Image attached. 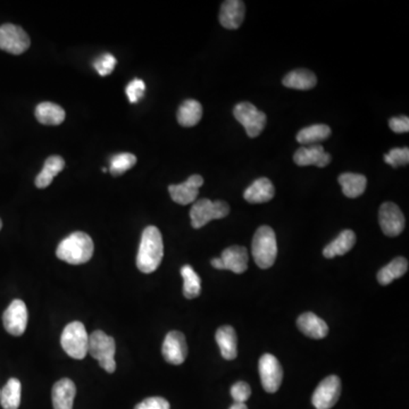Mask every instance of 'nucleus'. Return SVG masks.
Wrapping results in <instances>:
<instances>
[{"label": "nucleus", "instance_id": "nucleus-1", "mask_svg": "<svg viewBox=\"0 0 409 409\" xmlns=\"http://www.w3.org/2000/svg\"><path fill=\"white\" fill-rule=\"evenodd\" d=\"M162 256L164 244L162 233L153 225L146 227L136 255V267L146 274L155 272L162 263Z\"/></svg>", "mask_w": 409, "mask_h": 409}, {"label": "nucleus", "instance_id": "nucleus-2", "mask_svg": "<svg viewBox=\"0 0 409 409\" xmlns=\"http://www.w3.org/2000/svg\"><path fill=\"white\" fill-rule=\"evenodd\" d=\"M95 244L90 235L85 232H74L61 241L56 256L69 264L81 265L90 261Z\"/></svg>", "mask_w": 409, "mask_h": 409}, {"label": "nucleus", "instance_id": "nucleus-3", "mask_svg": "<svg viewBox=\"0 0 409 409\" xmlns=\"http://www.w3.org/2000/svg\"><path fill=\"white\" fill-rule=\"evenodd\" d=\"M251 254L257 266L263 270L270 268L278 256V242L272 227L263 225L256 231L251 246Z\"/></svg>", "mask_w": 409, "mask_h": 409}, {"label": "nucleus", "instance_id": "nucleus-4", "mask_svg": "<svg viewBox=\"0 0 409 409\" xmlns=\"http://www.w3.org/2000/svg\"><path fill=\"white\" fill-rule=\"evenodd\" d=\"M115 351L117 345L113 337H109L100 330H97L89 336L88 354L96 358L100 367L107 373H114L117 369Z\"/></svg>", "mask_w": 409, "mask_h": 409}, {"label": "nucleus", "instance_id": "nucleus-5", "mask_svg": "<svg viewBox=\"0 0 409 409\" xmlns=\"http://www.w3.org/2000/svg\"><path fill=\"white\" fill-rule=\"evenodd\" d=\"M61 345L70 357L83 360L89 348V334L81 322H72L63 330Z\"/></svg>", "mask_w": 409, "mask_h": 409}, {"label": "nucleus", "instance_id": "nucleus-6", "mask_svg": "<svg viewBox=\"0 0 409 409\" xmlns=\"http://www.w3.org/2000/svg\"><path fill=\"white\" fill-rule=\"evenodd\" d=\"M229 213L230 206L225 201H212L206 198L195 201L190 211L192 227L201 229L213 220L227 218Z\"/></svg>", "mask_w": 409, "mask_h": 409}, {"label": "nucleus", "instance_id": "nucleus-7", "mask_svg": "<svg viewBox=\"0 0 409 409\" xmlns=\"http://www.w3.org/2000/svg\"><path fill=\"white\" fill-rule=\"evenodd\" d=\"M235 119L244 126L250 138H256L263 132L266 126L267 117L259 111L255 105L250 102H240L233 109Z\"/></svg>", "mask_w": 409, "mask_h": 409}, {"label": "nucleus", "instance_id": "nucleus-8", "mask_svg": "<svg viewBox=\"0 0 409 409\" xmlns=\"http://www.w3.org/2000/svg\"><path fill=\"white\" fill-rule=\"evenodd\" d=\"M31 40L20 26L15 24H4L0 26V49L20 55L29 49Z\"/></svg>", "mask_w": 409, "mask_h": 409}, {"label": "nucleus", "instance_id": "nucleus-9", "mask_svg": "<svg viewBox=\"0 0 409 409\" xmlns=\"http://www.w3.org/2000/svg\"><path fill=\"white\" fill-rule=\"evenodd\" d=\"M259 369L265 391L268 393L278 391L283 380V369L278 358L271 354L263 355L259 360Z\"/></svg>", "mask_w": 409, "mask_h": 409}, {"label": "nucleus", "instance_id": "nucleus-10", "mask_svg": "<svg viewBox=\"0 0 409 409\" xmlns=\"http://www.w3.org/2000/svg\"><path fill=\"white\" fill-rule=\"evenodd\" d=\"M341 395V381L337 375H330L314 391L312 403L316 409H331Z\"/></svg>", "mask_w": 409, "mask_h": 409}, {"label": "nucleus", "instance_id": "nucleus-11", "mask_svg": "<svg viewBox=\"0 0 409 409\" xmlns=\"http://www.w3.org/2000/svg\"><path fill=\"white\" fill-rule=\"evenodd\" d=\"M28 319L29 315L23 300L15 299L3 315L5 330L15 337H20L25 332Z\"/></svg>", "mask_w": 409, "mask_h": 409}, {"label": "nucleus", "instance_id": "nucleus-12", "mask_svg": "<svg viewBox=\"0 0 409 409\" xmlns=\"http://www.w3.org/2000/svg\"><path fill=\"white\" fill-rule=\"evenodd\" d=\"M380 227L388 237H397L405 229V216L393 203H384L379 212Z\"/></svg>", "mask_w": 409, "mask_h": 409}, {"label": "nucleus", "instance_id": "nucleus-13", "mask_svg": "<svg viewBox=\"0 0 409 409\" xmlns=\"http://www.w3.org/2000/svg\"><path fill=\"white\" fill-rule=\"evenodd\" d=\"M162 357L172 365H181L188 356V345L184 334L171 331L162 343Z\"/></svg>", "mask_w": 409, "mask_h": 409}, {"label": "nucleus", "instance_id": "nucleus-14", "mask_svg": "<svg viewBox=\"0 0 409 409\" xmlns=\"http://www.w3.org/2000/svg\"><path fill=\"white\" fill-rule=\"evenodd\" d=\"M203 184V177L198 174L191 175L186 182L170 186V195H171L173 201L179 203V205L186 206L189 203H195L198 195H199V188Z\"/></svg>", "mask_w": 409, "mask_h": 409}, {"label": "nucleus", "instance_id": "nucleus-15", "mask_svg": "<svg viewBox=\"0 0 409 409\" xmlns=\"http://www.w3.org/2000/svg\"><path fill=\"white\" fill-rule=\"evenodd\" d=\"M331 160V155L328 154L321 145L304 146L293 155V162L298 166L315 165L317 167H325Z\"/></svg>", "mask_w": 409, "mask_h": 409}, {"label": "nucleus", "instance_id": "nucleus-16", "mask_svg": "<svg viewBox=\"0 0 409 409\" xmlns=\"http://www.w3.org/2000/svg\"><path fill=\"white\" fill-rule=\"evenodd\" d=\"M246 14L244 1L227 0L222 4L220 12V23L229 30H237L242 25Z\"/></svg>", "mask_w": 409, "mask_h": 409}, {"label": "nucleus", "instance_id": "nucleus-17", "mask_svg": "<svg viewBox=\"0 0 409 409\" xmlns=\"http://www.w3.org/2000/svg\"><path fill=\"white\" fill-rule=\"evenodd\" d=\"M76 395V386L70 379H61L52 388V406L54 409H73Z\"/></svg>", "mask_w": 409, "mask_h": 409}, {"label": "nucleus", "instance_id": "nucleus-18", "mask_svg": "<svg viewBox=\"0 0 409 409\" xmlns=\"http://www.w3.org/2000/svg\"><path fill=\"white\" fill-rule=\"evenodd\" d=\"M297 326L312 339H323L328 333V324L314 313L302 314L297 319Z\"/></svg>", "mask_w": 409, "mask_h": 409}, {"label": "nucleus", "instance_id": "nucleus-19", "mask_svg": "<svg viewBox=\"0 0 409 409\" xmlns=\"http://www.w3.org/2000/svg\"><path fill=\"white\" fill-rule=\"evenodd\" d=\"M221 259L223 261L224 270L232 271L237 274H241L247 271L248 259H249L247 248L241 247V246L227 248L223 250Z\"/></svg>", "mask_w": 409, "mask_h": 409}, {"label": "nucleus", "instance_id": "nucleus-20", "mask_svg": "<svg viewBox=\"0 0 409 409\" xmlns=\"http://www.w3.org/2000/svg\"><path fill=\"white\" fill-rule=\"evenodd\" d=\"M275 189L266 177H259L254 181L244 194V198L250 203H264L272 201Z\"/></svg>", "mask_w": 409, "mask_h": 409}, {"label": "nucleus", "instance_id": "nucleus-21", "mask_svg": "<svg viewBox=\"0 0 409 409\" xmlns=\"http://www.w3.org/2000/svg\"><path fill=\"white\" fill-rule=\"evenodd\" d=\"M216 343H218L222 357L227 360H233L238 356V338L235 328L230 325H224L216 332Z\"/></svg>", "mask_w": 409, "mask_h": 409}, {"label": "nucleus", "instance_id": "nucleus-22", "mask_svg": "<svg viewBox=\"0 0 409 409\" xmlns=\"http://www.w3.org/2000/svg\"><path fill=\"white\" fill-rule=\"evenodd\" d=\"M356 244V235L351 230H345L338 235L337 238L328 244L323 250L325 259H334L337 256H343L352 249Z\"/></svg>", "mask_w": 409, "mask_h": 409}, {"label": "nucleus", "instance_id": "nucleus-23", "mask_svg": "<svg viewBox=\"0 0 409 409\" xmlns=\"http://www.w3.org/2000/svg\"><path fill=\"white\" fill-rule=\"evenodd\" d=\"M283 85L296 90H311L317 83L316 76L305 69L291 71L283 78Z\"/></svg>", "mask_w": 409, "mask_h": 409}, {"label": "nucleus", "instance_id": "nucleus-24", "mask_svg": "<svg viewBox=\"0 0 409 409\" xmlns=\"http://www.w3.org/2000/svg\"><path fill=\"white\" fill-rule=\"evenodd\" d=\"M203 117V107L201 102L195 99H188L181 105L177 111V121L184 128H191L201 122Z\"/></svg>", "mask_w": 409, "mask_h": 409}, {"label": "nucleus", "instance_id": "nucleus-25", "mask_svg": "<svg viewBox=\"0 0 409 409\" xmlns=\"http://www.w3.org/2000/svg\"><path fill=\"white\" fill-rule=\"evenodd\" d=\"M65 117L64 109L52 102H41L35 108V117L41 124L59 125L64 122Z\"/></svg>", "mask_w": 409, "mask_h": 409}, {"label": "nucleus", "instance_id": "nucleus-26", "mask_svg": "<svg viewBox=\"0 0 409 409\" xmlns=\"http://www.w3.org/2000/svg\"><path fill=\"white\" fill-rule=\"evenodd\" d=\"M338 180L343 188V195L348 198H357L363 195L367 186L366 177L356 173H343Z\"/></svg>", "mask_w": 409, "mask_h": 409}, {"label": "nucleus", "instance_id": "nucleus-27", "mask_svg": "<svg viewBox=\"0 0 409 409\" xmlns=\"http://www.w3.org/2000/svg\"><path fill=\"white\" fill-rule=\"evenodd\" d=\"M65 167V162L61 156H50L45 162L44 169L35 179V186L45 189L52 184V180Z\"/></svg>", "mask_w": 409, "mask_h": 409}, {"label": "nucleus", "instance_id": "nucleus-28", "mask_svg": "<svg viewBox=\"0 0 409 409\" xmlns=\"http://www.w3.org/2000/svg\"><path fill=\"white\" fill-rule=\"evenodd\" d=\"M331 136V128L325 124H314L299 131L297 141L304 146L319 145Z\"/></svg>", "mask_w": 409, "mask_h": 409}, {"label": "nucleus", "instance_id": "nucleus-29", "mask_svg": "<svg viewBox=\"0 0 409 409\" xmlns=\"http://www.w3.org/2000/svg\"><path fill=\"white\" fill-rule=\"evenodd\" d=\"M408 271V261L403 257H397L377 273V281L382 285H388L396 279H399Z\"/></svg>", "mask_w": 409, "mask_h": 409}, {"label": "nucleus", "instance_id": "nucleus-30", "mask_svg": "<svg viewBox=\"0 0 409 409\" xmlns=\"http://www.w3.org/2000/svg\"><path fill=\"white\" fill-rule=\"evenodd\" d=\"M22 386L18 379H9L0 391V403L4 409H18L20 403Z\"/></svg>", "mask_w": 409, "mask_h": 409}, {"label": "nucleus", "instance_id": "nucleus-31", "mask_svg": "<svg viewBox=\"0 0 409 409\" xmlns=\"http://www.w3.org/2000/svg\"><path fill=\"white\" fill-rule=\"evenodd\" d=\"M183 279V295L188 299L197 298L201 292V280L190 265L181 268Z\"/></svg>", "mask_w": 409, "mask_h": 409}, {"label": "nucleus", "instance_id": "nucleus-32", "mask_svg": "<svg viewBox=\"0 0 409 409\" xmlns=\"http://www.w3.org/2000/svg\"><path fill=\"white\" fill-rule=\"evenodd\" d=\"M136 157L130 153H122V154H117L112 157L111 160V171L112 174L117 175L123 174L125 172L132 169L136 165Z\"/></svg>", "mask_w": 409, "mask_h": 409}, {"label": "nucleus", "instance_id": "nucleus-33", "mask_svg": "<svg viewBox=\"0 0 409 409\" xmlns=\"http://www.w3.org/2000/svg\"><path fill=\"white\" fill-rule=\"evenodd\" d=\"M384 162L395 169L407 165L409 162V149L407 147L391 149L388 154L384 155Z\"/></svg>", "mask_w": 409, "mask_h": 409}, {"label": "nucleus", "instance_id": "nucleus-34", "mask_svg": "<svg viewBox=\"0 0 409 409\" xmlns=\"http://www.w3.org/2000/svg\"><path fill=\"white\" fill-rule=\"evenodd\" d=\"M117 63V59L112 54H104L97 61H95L93 66L96 69L99 76H109L113 72Z\"/></svg>", "mask_w": 409, "mask_h": 409}, {"label": "nucleus", "instance_id": "nucleus-35", "mask_svg": "<svg viewBox=\"0 0 409 409\" xmlns=\"http://www.w3.org/2000/svg\"><path fill=\"white\" fill-rule=\"evenodd\" d=\"M146 85L141 78H134L126 87V96L132 104L140 102L145 95Z\"/></svg>", "mask_w": 409, "mask_h": 409}, {"label": "nucleus", "instance_id": "nucleus-36", "mask_svg": "<svg viewBox=\"0 0 409 409\" xmlns=\"http://www.w3.org/2000/svg\"><path fill=\"white\" fill-rule=\"evenodd\" d=\"M231 396L235 403H246L251 396V389L249 384L244 381H239L231 388Z\"/></svg>", "mask_w": 409, "mask_h": 409}, {"label": "nucleus", "instance_id": "nucleus-37", "mask_svg": "<svg viewBox=\"0 0 409 409\" xmlns=\"http://www.w3.org/2000/svg\"><path fill=\"white\" fill-rule=\"evenodd\" d=\"M134 409H171V405L164 398L150 397L138 403Z\"/></svg>", "mask_w": 409, "mask_h": 409}, {"label": "nucleus", "instance_id": "nucleus-38", "mask_svg": "<svg viewBox=\"0 0 409 409\" xmlns=\"http://www.w3.org/2000/svg\"><path fill=\"white\" fill-rule=\"evenodd\" d=\"M389 126L396 134H406L409 131V119L407 117H392Z\"/></svg>", "mask_w": 409, "mask_h": 409}, {"label": "nucleus", "instance_id": "nucleus-39", "mask_svg": "<svg viewBox=\"0 0 409 409\" xmlns=\"http://www.w3.org/2000/svg\"><path fill=\"white\" fill-rule=\"evenodd\" d=\"M211 263H212V266L215 267L216 270H224L223 261H222L221 259H212Z\"/></svg>", "mask_w": 409, "mask_h": 409}, {"label": "nucleus", "instance_id": "nucleus-40", "mask_svg": "<svg viewBox=\"0 0 409 409\" xmlns=\"http://www.w3.org/2000/svg\"><path fill=\"white\" fill-rule=\"evenodd\" d=\"M229 409H248V407L244 403H235Z\"/></svg>", "mask_w": 409, "mask_h": 409}, {"label": "nucleus", "instance_id": "nucleus-41", "mask_svg": "<svg viewBox=\"0 0 409 409\" xmlns=\"http://www.w3.org/2000/svg\"><path fill=\"white\" fill-rule=\"evenodd\" d=\"M1 227H3V222L0 220V230H1Z\"/></svg>", "mask_w": 409, "mask_h": 409}]
</instances>
